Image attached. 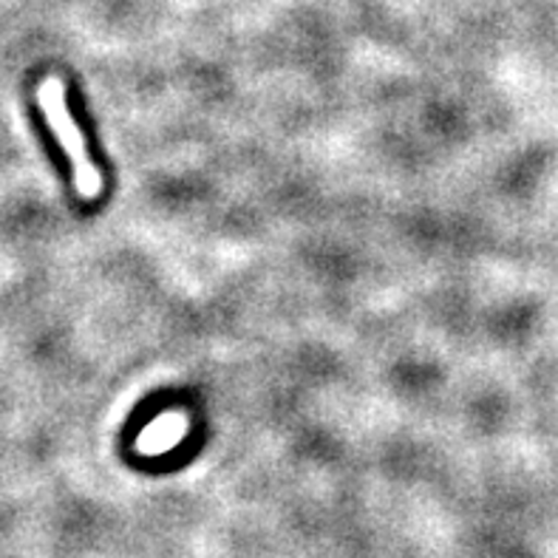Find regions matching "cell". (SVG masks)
I'll use <instances>...</instances> for the list:
<instances>
[{
	"mask_svg": "<svg viewBox=\"0 0 558 558\" xmlns=\"http://www.w3.org/2000/svg\"><path fill=\"white\" fill-rule=\"evenodd\" d=\"M37 102H40V111L49 122V128L54 131L60 148L65 150V156L71 159V168H74V187H77L80 196L85 202H92L102 193V173L97 170V165L92 162L88 148H85L83 131L77 128L74 117H71L69 106H65V88L60 77H46L37 85Z\"/></svg>",
	"mask_w": 558,
	"mask_h": 558,
	"instance_id": "6da1fadb",
	"label": "cell"
},
{
	"mask_svg": "<svg viewBox=\"0 0 558 558\" xmlns=\"http://www.w3.org/2000/svg\"><path fill=\"white\" fill-rule=\"evenodd\" d=\"M184 434H187V417H184V414H177V411H170V414H162L159 420H154V423L140 434L136 448H140V453H145V457H154V453H165L177 446V442H182Z\"/></svg>",
	"mask_w": 558,
	"mask_h": 558,
	"instance_id": "7a4b0ae2",
	"label": "cell"
}]
</instances>
